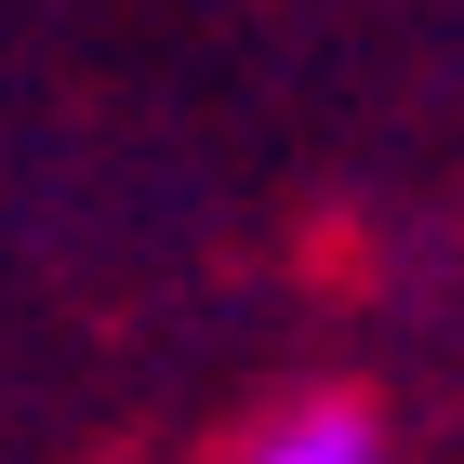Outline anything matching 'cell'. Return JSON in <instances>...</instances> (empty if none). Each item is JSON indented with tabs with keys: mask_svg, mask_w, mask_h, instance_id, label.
<instances>
[{
	"mask_svg": "<svg viewBox=\"0 0 464 464\" xmlns=\"http://www.w3.org/2000/svg\"><path fill=\"white\" fill-rule=\"evenodd\" d=\"M239 464H372V411H345V398H319V411H292L279 438H252Z\"/></svg>",
	"mask_w": 464,
	"mask_h": 464,
	"instance_id": "1",
	"label": "cell"
}]
</instances>
